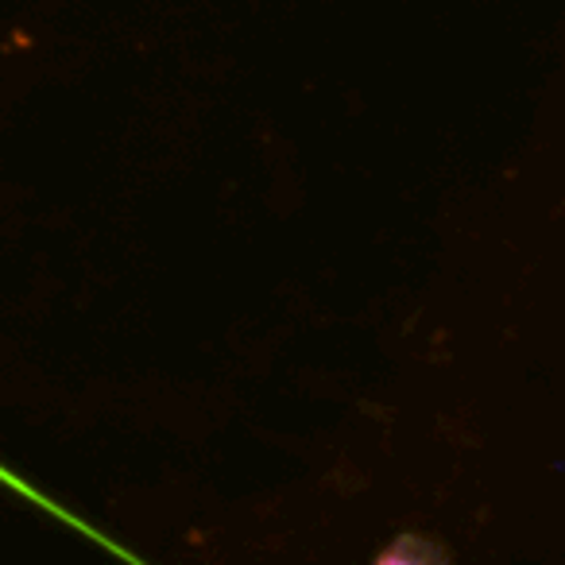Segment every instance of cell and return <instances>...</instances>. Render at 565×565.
<instances>
[{
	"mask_svg": "<svg viewBox=\"0 0 565 565\" xmlns=\"http://www.w3.org/2000/svg\"><path fill=\"white\" fill-rule=\"evenodd\" d=\"M372 565H449V554L426 534H399L380 550Z\"/></svg>",
	"mask_w": 565,
	"mask_h": 565,
	"instance_id": "cell-1",
	"label": "cell"
}]
</instances>
